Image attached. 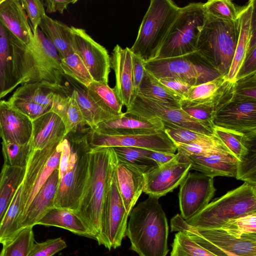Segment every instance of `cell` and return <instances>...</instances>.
<instances>
[{
	"label": "cell",
	"mask_w": 256,
	"mask_h": 256,
	"mask_svg": "<svg viewBox=\"0 0 256 256\" xmlns=\"http://www.w3.org/2000/svg\"><path fill=\"white\" fill-rule=\"evenodd\" d=\"M10 39L14 71L20 84L46 82L62 85L64 74L61 58L39 28L32 33L28 44L22 42L12 33Z\"/></svg>",
	"instance_id": "6da1fadb"
},
{
	"label": "cell",
	"mask_w": 256,
	"mask_h": 256,
	"mask_svg": "<svg viewBox=\"0 0 256 256\" xmlns=\"http://www.w3.org/2000/svg\"><path fill=\"white\" fill-rule=\"evenodd\" d=\"M118 160L112 147L91 148L86 180L74 212L98 238L104 202Z\"/></svg>",
	"instance_id": "7a4b0ae2"
},
{
	"label": "cell",
	"mask_w": 256,
	"mask_h": 256,
	"mask_svg": "<svg viewBox=\"0 0 256 256\" xmlns=\"http://www.w3.org/2000/svg\"><path fill=\"white\" fill-rule=\"evenodd\" d=\"M159 198L148 196L130 214L126 235L139 256H166L168 226Z\"/></svg>",
	"instance_id": "3957f363"
},
{
	"label": "cell",
	"mask_w": 256,
	"mask_h": 256,
	"mask_svg": "<svg viewBox=\"0 0 256 256\" xmlns=\"http://www.w3.org/2000/svg\"><path fill=\"white\" fill-rule=\"evenodd\" d=\"M90 130L88 126L84 127L65 136L70 144V155L66 172L60 180L54 207L74 212L78 210L88 172Z\"/></svg>",
	"instance_id": "277c9868"
},
{
	"label": "cell",
	"mask_w": 256,
	"mask_h": 256,
	"mask_svg": "<svg viewBox=\"0 0 256 256\" xmlns=\"http://www.w3.org/2000/svg\"><path fill=\"white\" fill-rule=\"evenodd\" d=\"M206 16L195 52L212 68L226 76L240 34L238 18L236 21H226Z\"/></svg>",
	"instance_id": "5b68a950"
},
{
	"label": "cell",
	"mask_w": 256,
	"mask_h": 256,
	"mask_svg": "<svg viewBox=\"0 0 256 256\" xmlns=\"http://www.w3.org/2000/svg\"><path fill=\"white\" fill-rule=\"evenodd\" d=\"M180 10L170 0H151L131 52L144 62L154 59Z\"/></svg>",
	"instance_id": "8992f818"
},
{
	"label": "cell",
	"mask_w": 256,
	"mask_h": 256,
	"mask_svg": "<svg viewBox=\"0 0 256 256\" xmlns=\"http://www.w3.org/2000/svg\"><path fill=\"white\" fill-rule=\"evenodd\" d=\"M256 212V186L244 182L185 220L198 229L220 228L230 220Z\"/></svg>",
	"instance_id": "52a82bcc"
},
{
	"label": "cell",
	"mask_w": 256,
	"mask_h": 256,
	"mask_svg": "<svg viewBox=\"0 0 256 256\" xmlns=\"http://www.w3.org/2000/svg\"><path fill=\"white\" fill-rule=\"evenodd\" d=\"M171 230L181 232L200 246L216 256H256V234L237 238L221 228L198 229L176 214L170 220Z\"/></svg>",
	"instance_id": "ba28073f"
},
{
	"label": "cell",
	"mask_w": 256,
	"mask_h": 256,
	"mask_svg": "<svg viewBox=\"0 0 256 256\" xmlns=\"http://www.w3.org/2000/svg\"><path fill=\"white\" fill-rule=\"evenodd\" d=\"M206 17L202 2L190 3L180 8L178 15L154 59L176 57L194 52Z\"/></svg>",
	"instance_id": "9c48e42d"
},
{
	"label": "cell",
	"mask_w": 256,
	"mask_h": 256,
	"mask_svg": "<svg viewBox=\"0 0 256 256\" xmlns=\"http://www.w3.org/2000/svg\"><path fill=\"white\" fill-rule=\"evenodd\" d=\"M144 67L147 72L156 79L164 77L176 78L192 86L222 76L196 52L176 57L154 59L144 62Z\"/></svg>",
	"instance_id": "30bf717a"
},
{
	"label": "cell",
	"mask_w": 256,
	"mask_h": 256,
	"mask_svg": "<svg viewBox=\"0 0 256 256\" xmlns=\"http://www.w3.org/2000/svg\"><path fill=\"white\" fill-rule=\"evenodd\" d=\"M124 113L146 119L157 118L163 122L183 128L208 135H214L212 128L190 116L181 108L164 104L138 94L126 108Z\"/></svg>",
	"instance_id": "8fae6325"
},
{
	"label": "cell",
	"mask_w": 256,
	"mask_h": 256,
	"mask_svg": "<svg viewBox=\"0 0 256 256\" xmlns=\"http://www.w3.org/2000/svg\"><path fill=\"white\" fill-rule=\"evenodd\" d=\"M129 215L120 196L114 174L103 206L100 232L96 240L99 245L109 250L120 246L126 236Z\"/></svg>",
	"instance_id": "7c38bea8"
},
{
	"label": "cell",
	"mask_w": 256,
	"mask_h": 256,
	"mask_svg": "<svg viewBox=\"0 0 256 256\" xmlns=\"http://www.w3.org/2000/svg\"><path fill=\"white\" fill-rule=\"evenodd\" d=\"M70 27L74 52L80 57L94 81L108 84L111 62L107 50L84 30Z\"/></svg>",
	"instance_id": "4fadbf2b"
},
{
	"label": "cell",
	"mask_w": 256,
	"mask_h": 256,
	"mask_svg": "<svg viewBox=\"0 0 256 256\" xmlns=\"http://www.w3.org/2000/svg\"><path fill=\"white\" fill-rule=\"evenodd\" d=\"M216 191L213 178L198 172H188L180 184L178 193L180 216L187 220L206 207Z\"/></svg>",
	"instance_id": "5bb4252c"
},
{
	"label": "cell",
	"mask_w": 256,
	"mask_h": 256,
	"mask_svg": "<svg viewBox=\"0 0 256 256\" xmlns=\"http://www.w3.org/2000/svg\"><path fill=\"white\" fill-rule=\"evenodd\" d=\"M88 141L91 148L134 147L169 154L177 150L164 130L148 134L114 136L100 134L90 129Z\"/></svg>",
	"instance_id": "9a60e30c"
},
{
	"label": "cell",
	"mask_w": 256,
	"mask_h": 256,
	"mask_svg": "<svg viewBox=\"0 0 256 256\" xmlns=\"http://www.w3.org/2000/svg\"><path fill=\"white\" fill-rule=\"evenodd\" d=\"M176 154L171 161L144 174L143 192L160 198L181 184L190 170V164L181 160Z\"/></svg>",
	"instance_id": "2e32d148"
},
{
	"label": "cell",
	"mask_w": 256,
	"mask_h": 256,
	"mask_svg": "<svg viewBox=\"0 0 256 256\" xmlns=\"http://www.w3.org/2000/svg\"><path fill=\"white\" fill-rule=\"evenodd\" d=\"M212 124L242 134L256 132V101L232 100L216 112Z\"/></svg>",
	"instance_id": "e0dca14e"
},
{
	"label": "cell",
	"mask_w": 256,
	"mask_h": 256,
	"mask_svg": "<svg viewBox=\"0 0 256 256\" xmlns=\"http://www.w3.org/2000/svg\"><path fill=\"white\" fill-rule=\"evenodd\" d=\"M240 34L227 80L234 82L248 49L256 40V1L250 0L238 10Z\"/></svg>",
	"instance_id": "ac0fdd59"
},
{
	"label": "cell",
	"mask_w": 256,
	"mask_h": 256,
	"mask_svg": "<svg viewBox=\"0 0 256 256\" xmlns=\"http://www.w3.org/2000/svg\"><path fill=\"white\" fill-rule=\"evenodd\" d=\"M164 124L157 118L146 119L126 114L99 124L92 130L106 135L126 136L148 134L164 130Z\"/></svg>",
	"instance_id": "d6986e66"
},
{
	"label": "cell",
	"mask_w": 256,
	"mask_h": 256,
	"mask_svg": "<svg viewBox=\"0 0 256 256\" xmlns=\"http://www.w3.org/2000/svg\"><path fill=\"white\" fill-rule=\"evenodd\" d=\"M32 120L4 100H0V136L2 142L24 144L30 142Z\"/></svg>",
	"instance_id": "ffe728a7"
},
{
	"label": "cell",
	"mask_w": 256,
	"mask_h": 256,
	"mask_svg": "<svg viewBox=\"0 0 256 256\" xmlns=\"http://www.w3.org/2000/svg\"><path fill=\"white\" fill-rule=\"evenodd\" d=\"M132 52L130 48L116 44L110 57L111 68L116 77L113 88L122 104L126 108L136 96L132 74Z\"/></svg>",
	"instance_id": "44dd1931"
},
{
	"label": "cell",
	"mask_w": 256,
	"mask_h": 256,
	"mask_svg": "<svg viewBox=\"0 0 256 256\" xmlns=\"http://www.w3.org/2000/svg\"><path fill=\"white\" fill-rule=\"evenodd\" d=\"M178 154L181 160L190 164V170L213 178L217 176L236 177L238 160L230 153L189 156Z\"/></svg>",
	"instance_id": "7402d4cb"
},
{
	"label": "cell",
	"mask_w": 256,
	"mask_h": 256,
	"mask_svg": "<svg viewBox=\"0 0 256 256\" xmlns=\"http://www.w3.org/2000/svg\"><path fill=\"white\" fill-rule=\"evenodd\" d=\"M114 178L124 206L130 214L144 189V174L132 165L118 162Z\"/></svg>",
	"instance_id": "603a6c76"
},
{
	"label": "cell",
	"mask_w": 256,
	"mask_h": 256,
	"mask_svg": "<svg viewBox=\"0 0 256 256\" xmlns=\"http://www.w3.org/2000/svg\"><path fill=\"white\" fill-rule=\"evenodd\" d=\"M60 182L58 170H55L34 197L24 212L21 226L22 228L36 225L50 208L54 201Z\"/></svg>",
	"instance_id": "cb8c5ba5"
},
{
	"label": "cell",
	"mask_w": 256,
	"mask_h": 256,
	"mask_svg": "<svg viewBox=\"0 0 256 256\" xmlns=\"http://www.w3.org/2000/svg\"><path fill=\"white\" fill-rule=\"evenodd\" d=\"M64 85L58 86L46 82H37L22 84L12 96L50 106L54 111L71 94Z\"/></svg>",
	"instance_id": "d4e9b609"
},
{
	"label": "cell",
	"mask_w": 256,
	"mask_h": 256,
	"mask_svg": "<svg viewBox=\"0 0 256 256\" xmlns=\"http://www.w3.org/2000/svg\"><path fill=\"white\" fill-rule=\"evenodd\" d=\"M30 140L32 150H40L48 144L62 141L65 136V128L60 117L48 112L32 121Z\"/></svg>",
	"instance_id": "484cf974"
},
{
	"label": "cell",
	"mask_w": 256,
	"mask_h": 256,
	"mask_svg": "<svg viewBox=\"0 0 256 256\" xmlns=\"http://www.w3.org/2000/svg\"><path fill=\"white\" fill-rule=\"evenodd\" d=\"M0 21L22 42H30L32 32L20 0H4L0 4Z\"/></svg>",
	"instance_id": "4316f807"
},
{
	"label": "cell",
	"mask_w": 256,
	"mask_h": 256,
	"mask_svg": "<svg viewBox=\"0 0 256 256\" xmlns=\"http://www.w3.org/2000/svg\"><path fill=\"white\" fill-rule=\"evenodd\" d=\"M19 84L14 71L10 32L0 21V100Z\"/></svg>",
	"instance_id": "83f0119b"
},
{
	"label": "cell",
	"mask_w": 256,
	"mask_h": 256,
	"mask_svg": "<svg viewBox=\"0 0 256 256\" xmlns=\"http://www.w3.org/2000/svg\"><path fill=\"white\" fill-rule=\"evenodd\" d=\"M68 79L73 87L71 94L77 102L85 122L91 130L101 122L119 116L102 110L90 96L85 87L68 76Z\"/></svg>",
	"instance_id": "f1b7e54d"
},
{
	"label": "cell",
	"mask_w": 256,
	"mask_h": 256,
	"mask_svg": "<svg viewBox=\"0 0 256 256\" xmlns=\"http://www.w3.org/2000/svg\"><path fill=\"white\" fill-rule=\"evenodd\" d=\"M37 224L60 228L76 234L96 240V236L82 220L74 212L66 209L56 207L50 209Z\"/></svg>",
	"instance_id": "f546056e"
},
{
	"label": "cell",
	"mask_w": 256,
	"mask_h": 256,
	"mask_svg": "<svg viewBox=\"0 0 256 256\" xmlns=\"http://www.w3.org/2000/svg\"><path fill=\"white\" fill-rule=\"evenodd\" d=\"M38 27L55 47L61 58L74 52L70 26L45 14Z\"/></svg>",
	"instance_id": "4dcf8cb0"
},
{
	"label": "cell",
	"mask_w": 256,
	"mask_h": 256,
	"mask_svg": "<svg viewBox=\"0 0 256 256\" xmlns=\"http://www.w3.org/2000/svg\"><path fill=\"white\" fill-rule=\"evenodd\" d=\"M60 142L50 144L42 150L32 151L21 184V198L24 208L36 181Z\"/></svg>",
	"instance_id": "1f68e13d"
},
{
	"label": "cell",
	"mask_w": 256,
	"mask_h": 256,
	"mask_svg": "<svg viewBox=\"0 0 256 256\" xmlns=\"http://www.w3.org/2000/svg\"><path fill=\"white\" fill-rule=\"evenodd\" d=\"M233 96L234 89L214 100L204 103H196L182 99L180 102V106L190 116L213 130L212 120L216 112L232 100Z\"/></svg>",
	"instance_id": "d6a6232c"
},
{
	"label": "cell",
	"mask_w": 256,
	"mask_h": 256,
	"mask_svg": "<svg viewBox=\"0 0 256 256\" xmlns=\"http://www.w3.org/2000/svg\"><path fill=\"white\" fill-rule=\"evenodd\" d=\"M22 186L18 188L0 226V243L12 241L23 229L21 220L24 207L21 198Z\"/></svg>",
	"instance_id": "836d02e7"
},
{
	"label": "cell",
	"mask_w": 256,
	"mask_h": 256,
	"mask_svg": "<svg viewBox=\"0 0 256 256\" xmlns=\"http://www.w3.org/2000/svg\"><path fill=\"white\" fill-rule=\"evenodd\" d=\"M234 82L228 81L222 75L212 80L192 86L184 96V100L196 103L214 100L232 89Z\"/></svg>",
	"instance_id": "e575fe53"
},
{
	"label": "cell",
	"mask_w": 256,
	"mask_h": 256,
	"mask_svg": "<svg viewBox=\"0 0 256 256\" xmlns=\"http://www.w3.org/2000/svg\"><path fill=\"white\" fill-rule=\"evenodd\" d=\"M137 94L164 104L180 108V102L182 98L162 85L146 70Z\"/></svg>",
	"instance_id": "d590c367"
},
{
	"label": "cell",
	"mask_w": 256,
	"mask_h": 256,
	"mask_svg": "<svg viewBox=\"0 0 256 256\" xmlns=\"http://www.w3.org/2000/svg\"><path fill=\"white\" fill-rule=\"evenodd\" d=\"M26 168L4 166L0 180V226L12 198L24 180Z\"/></svg>",
	"instance_id": "8d00e7d4"
},
{
	"label": "cell",
	"mask_w": 256,
	"mask_h": 256,
	"mask_svg": "<svg viewBox=\"0 0 256 256\" xmlns=\"http://www.w3.org/2000/svg\"><path fill=\"white\" fill-rule=\"evenodd\" d=\"M246 150L241 154L236 178L256 186V132L243 135Z\"/></svg>",
	"instance_id": "74e56055"
},
{
	"label": "cell",
	"mask_w": 256,
	"mask_h": 256,
	"mask_svg": "<svg viewBox=\"0 0 256 256\" xmlns=\"http://www.w3.org/2000/svg\"><path fill=\"white\" fill-rule=\"evenodd\" d=\"M86 88L90 96L102 110L114 116L123 114V106L114 88L108 84L94 80Z\"/></svg>",
	"instance_id": "f35d334b"
},
{
	"label": "cell",
	"mask_w": 256,
	"mask_h": 256,
	"mask_svg": "<svg viewBox=\"0 0 256 256\" xmlns=\"http://www.w3.org/2000/svg\"><path fill=\"white\" fill-rule=\"evenodd\" d=\"M112 148L118 162L135 166L144 174L158 166L154 160L146 156L147 149L126 146Z\"/></svg>",
	"instance_id": "ab89813d"
},
{
	"label": "cell",
	"mask_w": 256,
	"mask_h": 256,
	"mask_svg": "<svg viewBox=\"0 0 256 256\" xmlns=\"http://www.w3.org/2000/svg\"><path fill=\"white\" fill-rule=\"evenodd\" d=\"M163 124L165 132L174 144H222L215 135H208L199 133L167 122H163Z\"/></svg>",
	"instance_id": "60d3db41"
},
{
	"label": "cell",
	"mask_w": 256,
	"mask_h": 256,
	"mask_svg": "<svg viewBox=\"0 0 256 256\" xmlns=\"http://www.w3.org/2000/svg\"><path fill=\"white\" fill-rule=\"evenodd\" d=\"M53 112L57 114L63 122L65 128V136L69 132L87 126L77 102L72 94Z\"/></svg>",
	"instance_id": "b9f144b4"
},
{
	"label": "cell",
	"mask_w": 256,
	"mask_h": 256,
	"mask_svg": "<svg viewBox=\"0 0 256 256\" xmlns=\"http://www.w3.org/2000/svg\"><path fill=\"white\" fill-rule=\"evenodd\" d=\"M61 67L67 76L85 88L94 81L82 60L76 52L69 54L61 58Z\"/></svg>",
	"instance_id": "7bdbcfd3"
},
{
	"label": "cell",
	"mask_w": 256,
	"mask_h": 256,
	"mask_svg": "<svg viewBox=\"0 0 256 256\" xmlns=\"http://www.w3.org/2000/svg\"><path fill=\"white\" fill-rule=\"evenodd\" d=\"M4 166L26 168L32 151L30 142L24 144L2 142Z\"/></svg>",
	"instance_id": "ee69618b"
},
{
	"label": "cell",
	"mask_w": 256,
	"mask_h": 256,
	"mask_svg": "<svg viewBox=\"0 0 256 256\" xmlns=\"http://www.w3.org/2000/svg\"><path fill=\"white\" fill-rule=\"evenodd\" d=\"M32 228H23L12 241L3 245L0 256H28L34 242Z\"/></svg>",
	"instance_id": "f6af8a7d"
},
{
	"label": "cell",
	"mask_w": 256,
	"mask_h": 256,
	"mask_svg": "<svg viewBox=\"0 0 256 256\" xmlns=\"http://www.w3.org/2000/svg\"><path fill=\"white\" fill-rule=\"evenodd\" d=\"M172 246L170 256H216L181 232L175 234Z\"/></svg>",
	"instance_id": "bcb514c9"
},
{
	"label": "cell",
	"mask_w": 256,
	"mask_h": 256,
	"mask_svg": "<svg viewBox=\"0 0 256 256\" xmlns=\"http://www.w3.org/2000/svg\"><path fill=\"white\" fill-rule=\"evenodd\" d=\"M206 16L226 21H236L238 18V10L230 0H210L203 3Z\"/></svg>",
	"instance_id": "7dc6e473"
},
{
	"label": "cell",
	"mask_w": 256,
	"mask_h": 256,
	"mask_svg": "<svg viewBox=\"0 0 256 256\" xmlns=\"http://www.w3.org/2000/svg\"><path fill=\"white\" fill-rule=\"evenodd\" d=\"M220 228L237 238L245 234H256V212L230 220Z\"/></svg>",
	"instance_id": "c3c4849f"
},
{
	"label": "cell",
	"mask_w": 256,
	"mask_h": 256,
	"mask_svg": "<svg viewBox=\"0 0 256 256\" xmlns=\"http://www.w3.org/2000/svg\"><path fill=\"white\" fill-rule=\"evenodd\" d=\"M213 130L214 134L239 160L246 148L243 140L244 134L216 126L214 127Z\"/></svg>",
	"instance_id": "681fc988"
},
{
	"label": "cell",
	"mask_w": 256,
	"mask_h": 256,
	"mask_svg": "<svg viewBox=\"0 0 256 256\" xmlns=\"http://www.w3.org/2000/svg\"><path fill=\"white\" fill-rule=\"evenodd\" d=\"M232 100L256 101V72L237 79L234 82Z\"/></svg>",
	"instance_id": "f907efd6"
},
{
	"label": "cell",
	"mask_w": 256,
	"mask_h": 256,
	"mask_svg": "<svg viewBox=\"0 0 256 256\" xmlns=\"http://www.w3.org/2000/svg\"><path fill=\"white\" fill-rule=\"evenodd\" d=\"M8 101L14 108L27 116L32 121L52 111L50 106L12 96Z\"/></svg>",
	"instance_id": "816d5d0a"
},
{
	"label": "cell",
	"mask_w": 256,
	"mask_h": 256,
	"mask_svg": "<svg viewBox=\"0 0 256 256\" xmlns=\"http://www.w3.org/2000/svg\"><path fill=\"white\" fill-rule=\"evenodd\" d=\"M175 144L178 153L185 156L205 155L218 152L232 154L223 144H183L175 143Z\"/></svg>",
	"instance_id": "f5cc1de1"
},
{
	"label": "cell",
	"mask_w": 256,
	"mask_h": 256,
	"mask_svg": "<svg viewBox=\"0 0 256 256\" xmlns=\"http://www.w3.org/2000/svg\"><path fill=\"white\" fill-rule=\"evenodd\" d=\"M25 10L32 33L36 32L43 16L46 14L42 0H20Z\"/></svg>",
	"instance_id": "db71d44e"
},
{
	"label": "cell",
	"mask_w": 256,
	"mask_h": 256,
	"mask_svg": "<svg viewBox=\"0 0 256 256\" xmlns=\"http://www.w3.org/2000/svg\"><path fill=\"white\" fill-rule=\"evenodd\" d=\"M67 246L61 238L34 243L28 256H52Z\"/></svg>",
	"instance_id": "11a10c76"
},
{
	"label": "cell",
	"mask_w": 256,
	"mask_h": 256,
	"mask_svg": "<svg viewBox=\"0 0 256 256\" xmlns=\"http://www.w3.org/2000/svg\"><path fill=\"white\" fill-rule=\"evenodd\" d=\"M254 72H256V40L253 41L248 49L236 80Z\"/></svg>",
	"instance_id": "9f6ffc18"
},
{
	"label": "cell",
	"mask_w": 256,
	"mask_h": 256,
	"mask_svg": "<svg viewBox=\"0 0 256 256\" xmlns=\"http://www.w3.org/2000/svg\"><path fill=\"white\" fill-rule=\"evenodd\" d=\"M162 85L184 98L192 86L176 78L164 77L157 79Z\"/></svg>",
	"instance_id": "6f0895ef"
},
{
	"label": "cell",
	"mask_w": 256,
	"mask_h": 256,
	"mask_svg": "<svg viewBox=\"0 0 256 256\" xmlns=\"http://www.w3.org/2000/svg\"><path fill=\"white\" fill-rule=\"evenodd\" d=\"M132 54L134 86L135 93L136 94L144 78L146 70L144 67V62L142 59L132 53Z\"/></svg>",
	"instance_id": "680465c9"
},
{
	"label": "cell",
	"mask_w": 256,
	"mask_h": 256,
	"mask_svg": "<svg viewBox=\"0 0 256 256\" xmlns=\"http://www.w3.org/2000/svg\"><path fill=\"white\" fill-rule=\"evenodd\" d=\"M62 152L58 166L59 178L61 179L66 172L70 155L69 142L64 136L61 142Z\"/></svg>",
	"instance_id": "91938a15"
},
{
	"label": "cell",
	"mask_w": 256,
	"mask_h": 256,
	"mask_svg": "<svg viewBox=\"0 0 256 256\" xmlns=\"http://www.w3.org/2000/svg\"><path fill=\"white\" fill-rule=\"evenodd\" d=\"M76 2V0H46L44 2V4L46 8L47 12L50 14L58 11L62 14L69 4H74Z\"/></svg>",
	"instance_id": "94428289"
},
{
	"label": "cell",
	"mask_w": 256,
	"mask_h": 256,
	"mask_svg": "<svg viewBox=\"0 0 256 256\" xmlns=\"http://www.w3.org/2000/svg\"><path fill=\"white\" fill-rule=\"evenodd\" d=\"M176 155V154H169L148 150L146 156L154 160L158 166H160L171 161Z\"/></svg>",
	"instance_id": "6125c7cd"
},
{
	"label": "cell",
	"mask_w": 256,
	"mask_h": 256,
	"mask_svg": "<svg viewBox=\"0 0 256 256\" xmlns=\"http://www.w3.org/2000/svg\"><path fill=\"white\" fill-rule=\"evenodd\" d=\"M4 1V0H0V4Z\"/></svg>",
	"instance_id": "be15d7a7"
},
{
	"label": "cell",
	"mask_w": 256,
	"mask_h": 256,
	"mask_svg": "<svg viewBox=\"0 0 256 256\" xmlns=\"http://www.w3.org/2000/svg\"><path fill=\"white\" fill-rule=\"evenodd\" d=\"M1 176H2V174H1V173H0V179H1Z\"/></svg>",
	"instance_id": "e7e4bbea"
}]
</instances>
